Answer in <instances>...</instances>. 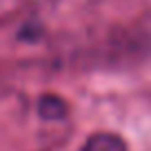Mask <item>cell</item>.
<instances>
[{"instance_id":"1","label":"cell","mask_w":151,"mask_h":151,"mask_svg":"<svg viewBox=\"0 0 151 151\" xmlns=\"http://www.w3.org/2000/svg\"><path fill=\"white\" fill-rule=\"evenodd\" d=\"M80 151H127V145L116 133L100 131L87 138V142L80 147Z\"/></svg>"},{"instance_id":"2","label":"cell","mask_w":151,"mask_h":151,"mask_svg":"<svg viewBox=\"0 0 151 151\" xmlns=\"http://www.w3.org/2000/svg\"><path fill=\"white\" fill-rule=\"evenodd\" d=\"M67 111L65 102H62L60 98H53V96H47V98L40 100V116L47 120H58L62 118Z\"/></svg>"}]
</instances>
